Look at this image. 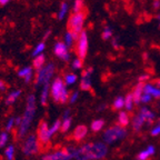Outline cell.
<instances>
[{
    "instance_id": "cell-1",
    "label": "cell",
    "mask_w": 160,
    "mask_h": 160,
    "mask_svg": "<svg viewBox=\"0 0 160 160\" xmlns=\"http://www.w3.org/2000/svg\"><path fill=\"white\" fill-rule=\"evenodd\" d=\"M107 155V147L105 143H86L82 147L75 149L72 157L77 160H98Z\"/></svg>"
},
{
    "instance_id": "cell-2",
    "label": "cell",
    "mask_w": 160,
    "mask_h": 160,
    "mask_svg": "<svg viewBox=\"0 0 160 160\" xmlns=\"http://www.w3.org/2000/svg\"><path fill=\"white\" fill-rule=\"evenodd\" d=\"M35 113H36V97L33 95H30L27 98V105H26V110H25V113H23L22 121H21V125L19 126V129H18V137L20 139H22V138L26 137L30 126L32 123Z\"/></svg>"
},
{
    "instance_id": "cell-3",
    "label": "cell",
    "mask_w": 160,
    "mask_h": 160,
    "mask_svg": "<svg viewBox=\"0 0 160 160\" xmlns=\"http://www.w3.org/2000/svg\"><path fill=\"white\" fill-rule=\"evenodd\" d=\"M50 93L52 97L53 101L57 103H61L65 105L67 101H69V92H68L67 88H66V83L60 77H57L53 82L51 83L50 87Z\"/></svg>"
},
{
    "instance_id": "cell-4",
    "label": "cell",
    "mask_w": 160,
    "mask_h": 160,
    "mask_svg": "<svg viewBox=\"0 0 160 160\" xmlns=\"http://www.w3.org/2000/svg\"><path fill=\"white\" fill-rule=\"evenodd\" d=\"M86 19V11H81L78 13H72L68 19L67 22V31H70L72 33L73 39L77 41L80 33L83 31V25H85Z\"/></svg>"
},
{
    "instance_id": "cell-5",
    "label": "cell",
    "mask_w": 160,
    "mask_h": 160,
    "mask_svg": "<svg viewBox=\"0 0 160 160\" xmlns=\"http://www.w3.org/2000/svg\"><path fill=\"white\" fill-rule=\"evenodd\" d=\"M55 73V65L52 62L48 63L37 73V78L35 81V87L39 88L40 86H45L50 82V79Z\"/></svg>"
},
{
    "instance_id": "cell-6",
    "label": "cell",
    "mask_w": 160,
    "mask_h": 160,
    "mask_svg": "<svg viewBox=\"0 0 160 160\" xmlns=\"http://www.w3.org/2000/svg\"><path fill=\"white\" fill-rule=\"evenodd\" d=\"M39 151V141L37 139V136L35 133H30L22 145V152L26 156H33Z\"/></svg>"
},
{
    "instance_id": "cell-7",
    "label": "cell",
    "mask_w": 160,
    "mask_h": 160,
    "mask_svg": "<svg viewBox=\"0 0 160 160\" xmlns=\"http://www.w3.org/2000/svg\"><path fill=\"white\" fill-rule=\"evenodd\" d=\"M126 135H127L126 129H123V127H120V126L117 125L106 130L103 139H105V141L107 143H112L115 141H117L118 139L126 137Z\"/></svg>"
},
{
    "instance_id": "cell-8",
    "label": "cell",
    "mask_w": 160,
    "mask_h": 160,
    "mask_svg": "<svg viewBox=\"0 0 160 160\" xmlns=\"http://www.w3.org/2000/svg\"><path fill=\"white\" fill-rule=\"evenodd\" d=\"M88 33L86 30H83L82 32L80 33L79 38L77 40V43H76V53H77L78 58L81 60H83L87 57L88 53Z\"/></svg>"
},
{
    "instance_id": "cell-9",
    "label": "cell",
    "mask_w": 160,
    "mask_h": 160,
    "mask_svg": "<svg viewBox=\"0 0 160 160\" xmlns=\"http://www.w3.org/2000/svg\"><path fill=\"white\" fill-rule=\"evenodd\" d=\"M53 52L59 59L63 60V61H69L70 60V53H69V48L67 47L65 42L61 41H57L53 46Z\"/></svg>"
},
{
    "instance_id": "cell-10",
    "label": "cell",
    "mask_w": 160,
    "mask_h": 160,
    "mask_svg": "<svg viewBox=\"0 0 160 160\" xmlns=\"http://www.w3.org/2000/svg\"><path fill=\"white\" fill-rule=\"evenodd\" d=\"M72 157V155L67 150V148L63 150H59L52 153H47V155L42 156L41 160H70Z\"/></svg>"
},
{
    "instance_id": "cell-11",
    "label": "cell",
    "mask_w": 160,
    "mask_h": 160,
    "mask_svg": "<svg viewBox=\"0 0 160 160\" xmlns=\"http://www.w3.org/2000/svg\"><path fill=\"white\" fill-rule=\"evenodd\" d=\"M38 139H39V142L41 145H47L50 140V136H49V128L46 121H41L38 127Z\"/></svg>"
},
{
    "instance_id": "cell-12",
    "label": "cell",
    "mask_w": 160,
    "mask_h": 160,
    "mask_svg": "<svg viewBox=\"0 0 160 160\" xmlns=\"http://www.w3.org/2000/svg\"><path fill=\"white\" fill-rule=\"evenodd\" d=\"M91 73H92V68L85 70L81 75V81H80V88L85 91L90 90L91 88Z\"/></svg>"
},
{
    "instance_id": "cell-13",
    "label": "cell",
    "mask_w": 160,
    "mask_h": 160,
    "mask_svg": "<svg viewBox=\"0 0 160 160\" xmlns=\"http://www.w3.org/2000/svg\"><path fill=\"white\" fill-rule=\"evenodd\" d=\"M87 133H88V128L85 125H80L73 130L72 138L76 141H80V140H82L87 136Z\"/></svg>"
},
{
    "instance_id": "cell-14",
    "label": "cell",
    "mask_w": 160,
    "mask_h": 160,
    "mask_svg": "<svg viewBox=\"0 0 160 160\" xmlns=\"http://www.w3.org/2000/svg\"><path fill=\"white\" fill-rule=\"evenodd\" d=\"M32 75H33V68L32 67H25L22 69H20L18 71V76L21 78H23L26 81V83H29L32 79Z\"/></svg>"
},
{
    "instance_id": "cell-15",
    "label": "cell",
    "mask_w": 160,
    "mask_h": 160,
    "mask_svg": "<svg viewBox=\"0 0 160 160\" xmlns=\"http://www.w3.org/2000/svg\"><path fill=\"white\" fill-rule=\"evenodd\" d=\"M143 93H147L155 98H160V88H157L152 83H146L143 87Z\"/></svg>"
},
{
    "instance_id": "cell-16",
    "label": "cell",
    "mask_w": 160,
    "mask_h": 160,
    "mask_svg": "<svg viewBox=\"0 0 160 160\" xmlns=\"http://www.w3.org/2000/svg\"><path fill=\"white\" fill-rule=\"evenodd\" d=\"M143 85L142 82H139L137 86L135 87L132 91V97H133V102L135 103H139L141 101V97H142V92H143Z\"/></svg>"
},
{
    "instance_id": "cell-17",
    "label": "cell",
    "mask_w": 160,
    "mask_h": 160,
    "mask_svg": "<svg viewBox=\"0 0 160 160\" xmlns=\"http://www.w3.org/2000/svg\"><path fill=\"white\" fill-rule=\"evenodd\" d=\"M45 61H46V56L43 55H39L38 57L33 58V61H32V68L35 70H41L43 67H45Z\"/></svg>"
},
{
    "instance_id": "cell-18",
    "label": "cell",
    "mask_w": 160,
    "mask_h": 160,
    "mask_svg": "<svg viewBox=\"0 0 160 160\" xmlns=\"http://www.w3.org/2000/svg\"><path fill=\"white\" fill-rule=\"evenodd\" d=\"M139 116L142 118L145 121H147V122H149V123H152L153 118H155V115H153V113L151 112L149 109H147V108H145V107L141 108Z\"/></svg>"
},
{
    "instance_id": "cell-19",
    "label": "cell",
    "mask_w": 160,
    "mask_h": 160,
    "mask_svg": "<svg viewBox=\"0 0 160 160\" xmlns=\"http://www.w3.org/2000/svg\"><path fill=\"white\" fill-rule=\"evenodd\" d=\"M21 90L18 89V90H15V91H11V92L8 95V97L6 98L5 100V103L7 106H10V105H12V103H15V101L18 99V98L20 97V95H21Z\"/></svg>"
},
{
    "instance_id": "cell-20",
    "label": "cell",
    "mask_w": 160,
    "mask_h": 160,
    "mask_svg": "<svg viewBox=\"0 0 160 160\" xmlns=\"http://www.w3.org/2000/svg\"><path fill=\"white\" fill-rule=\"evenodd\" d=\"M153 153H155V147H153V146H149V147L147 148V150L141 151V152L138 155L137 160H147L148 158H149V156L153 155Z\"/></svg>"
},
{
    "instance_id": "cell-21",
    "label": "cell",
    "mask_w": 160,
    "mask_h": 160,
    "mask_svg": "<svg viewBox=\"0 0 160 160\" xmlns=\"http://www.w3.org/2000/svg\"><path fill=\"white\" fill-rule=\"evenodd\" d=\"M48 95H49V83L43 86L42 91H41V95H40V103L41 106H47L48 102Z\"/></svg>"
},
{
    "instance_id": "cell-22",
    "label": "cell",
    "mask_w": 160,
    "mask_h": 160,
    "mask_svg": "<svg viewBox=\"0 0 160 160\" xmlns=\"http://www.w3.org/2000/svg\"><path fill=\"white\" fill-rule=\"evenodd\" d=\"M68 9H69V6H68V3L66 2V1L61 2V5H60V10H59V12H58V15H57L58 20H62L63 18L66 17V15H67V12H68Z\"/></svg>"
},
{
    "instance_id": "cell-23",
    "label": "cell",
    "mask_w": 160,
    "mask_h": 160,
    "mask_svg": "<svg viewBox=\"0 0 160 160\" xmlns=\"http://www.w3.org/2000/svg\"><path fill=\"white\" fill-rule=\"evenodd\" d=\"M129 123V116L127 112H120L118 117V126L120 127H126Z\"/></svg>"
},
{
    "instance_id": "cell-24",
    "label": "cell",
    "mask_w": 160,
    "mask_h": 160,
    "mask_svg": "<svg viewBox=\"0 0 160 160\" xmlns=\"http://www.w3.org/2000/svg\"><path fill=\"white\" fill-rule=\"evenodd\" d=\"M83 8H85V0H75V2H73V6H72L73 13L85 11Z\"/></svg>"
},
{
    "instance_id": "cell-25",
    "label": "cell",
    "mask_w": 160,
    "mask_h": 160,
    "mask_svg": "<svg viewBox=\"0 0 160 160\" xmlns=\"http://www.w3.org/2000/svg\"><path fill=\"white\" fill-rule=\"evenodd\" d=\"M45 48H46V42H45V41H41V42H39L37 45V47L35 48V50L32 51L31 56H32L33 58H36V57H38L39 55H42V52L45 51Z\"/></svg>"
},
{
    "instance_id": "cell-26",
    "label": "cell",
    "mask_w": 160,
    "mask_h": 160,
    "mask_svg": "<svg viewBox=\"0 0 160 160\" xmlns=\"http://www.w3.org/2000/svg\"><path fill=\"white\" fill-rule=\"evenodd\" d=\"M103 126H105V121L102 119H97L95 121H92V123H91V130H92L93 132H98V131L102 129Z\"/></svg>"
},
{
    "instance_id": "cell-27",
    "label": "cell",
    "mask_w": 160,
    "mask_h": 160,
    "mask_svg": "<svg viewBox=\"0 0 160 160\" xmlns=\"http://www.w3.org/2000/svg\"><path fill=\"white\" fill-rule=\"evenodd\" d=\"M143 122H145V120L140 117L139 115L136 116V117L133 118V120H132V128L136 130V131H139L140 128H141V126L143 125Z\"/></svg>"
},
{
    "instance_id": "cell-28",
    "label": "cell",
    "mask_w": 160,
    "mask_h": 160,
    "mask_svg": "<svg viewBox=\"0 0 160 160\" xmlns=\"http://www.w3.org/2000/svg\"><path fill=\"white\" fill-rule=\"evenodd\" d=\"M61 123H62V121H61L60 119H57L55 121V122L52 123V127H51L49 129V136H50V138L52 137V136L55 135L56 132H57L58 130H60V128H61Z\"/></svg>"
},
{
    "instance_id": "cell-29",
    "label": "cell",
    "mask_w": 160,
    "mask_h": 160,
    "mask_svg": "<svg viewBox=\"0 0 160 160\" xmlns=\"http://www.w3.org/2000/svg\"><path fill=\"white\" fill-rule=\"evenodd\" d=\"M113 36V30L111 27H109V26H106L105 29H103L102 33H101V38H102L103 40H109L111 39Z\"/></svg>"
},
{
    "instance_id": "cell-30",
    "label": "cell",
    "mask_w": 160,
    "mask_h": 160,
    "mask_svg": "<svg viewBox=\"0 0 160 160\" xmlns=\"http://www.w3.org/2000/svg\"><path fill=\"white\" fill-rule=\"evenodd\" d=\"M5 156L7 160H13V158H15V147H13V145H9L6 148Z\"/></svg>"
},
{
    "instance_id": "cell-31",
    "label": "cell",
    "mask_w": 160,
    "mask_h": 160,
    "mask_svg": "<svg viewBox=\"0 0 160 160\" xmlns=\"http://www.w3.org/2000/svg\"><path fill=\"white\" fill-rule=\"evenodd\" d=\"M77 79H78V77H77V75H75V73H71V72L67 73L65 77V83L67 86H71L77 81Z\"/></svg>"
},
{
    "instance_id": "cell-32",
    "label": "cell",
    "mask_w": 160,
    "mask_h": 160,
    "mask_svg": "<svg viewBox=\"0 0 160 160\" xmlns=\"http://www.w3.org/2000/svg\"><path fill=\"white\" fill-rule=\"evenodd\" d=\"M133 97H132V92L128 93L127 97L125 98V107L127 110H132V105H133Z\"/></svg>"
},
{
    "instance_id": "cell-33",
    "label": "cell",
    "mask_w": 160,
    "mask_h": 160,
    "mask_svg": "<svg viewBox=\"0 0 160 160\" xmlns=\"http://www.w3.org/2000/svg\"><path fill=\"white\" fill-rule=\"evenodd\" d=\"M71 122H72V120H71V117L67 118V119H62V123H61V132H67L68 130L70 129V126H71Z\"/></svg>"
},
{
    "instance_id": "cell-34",
    "label": "cell",
    "mask_w": 160,
    "mask_h": 160,
    "mask_svg": "<svg viewBox=\"0 0 160 160\" xmlns=\"http://www.w3.org/2000/svg\"><path fill=\"white\" fill-rule=\"evenodd\" d=\"M76 40L73 39L72 37V33L70 32V31H67L65 35V43L67 45L68 48H71L73 46V42H75Z\"/></svg>"
},
{
    "instance_id": "cell-35",
    "label": "cell",
    "mask_w": 160,
    "mask_h": 160,
    "mask_svg": "<svg viewBox=\"0 0 160 160\" xmlns=\"http://www.w3.org/2000/svg\"><path fill=\"white\" fill-rule=\"evenodd\" d=\"M125 107V98L122 97H117L113 101V108L115 109H121Z\"/></svg>"
},
{
    "instance_id": "cell-36",
    "label": "cell",
    "mask_w": 160,
    "mask_h": 160,
    "mask_svg": "<svg viewBox=\"0 0 160 160\" xmlns=\"http://www.w3.org/2000/svg\"><path fill=\"white\" fill-rule=\"evenodd\" d=\"M71 67H72V69H75V70L81 69V68H82V60L79 59V58H76V59L72 61V63H71Z\"/></svg>"
},
{
    "instance_id": "cell-37",
    "label": "cell",
    "mask_w": 160,
    "mask_h": 160,
    "mask_svg": "<svg viewBox=\"0 0 160 160\" xmlns=\"http://www.w3.org/2000/svg\"><path fill=\"white\" fill-rule=\"evenodd\" d=\"M15 121H16V118H13V117H10L9 119H8L7 123H6V132L10 131V130L12 129L13 126H16L15 125Z\"/></svg>"
},
{
    "instance_id": "cell-38",
    "label": "cell",
    "mask_w": 160,
    "mask_h": 160,
    "mask_svg": "<svg viewBox=\"0 0 160 160\" xmlns=\"http://www.w3.org/2000/svg\"><path fill=\"white\" fill-rule=\"evenodd\" d=\"M8 141V133L7 132H1V137H0V148H3Z\"/></svg>"
},
{
    "instance_id": "cell-39",
    "label": "cell",
    "mask_w": 160,
    "mask_h": 160,
    "mask_svg": "<svg viewBox=\"0 0 160 160\" xmlns=\"http://www.w3.org/2000/svg\"><path fill=\"white\" fill-rule=\"evenodd\" d=\"M78 97H79V92L78 91H73L69 97V103H75L77 101Z\"/></svg>"
},
{
    "instance_id": "cell-40",
    "label": "cell",
    "mask_w": 160,
    "mask_h": 160,
    "mask_svg": "<svg viewBox=\"0 0 160 160\" xmlns=\"http://www.w3.org/2000/svg\"><path fill=\"white\" fill-rule=\"evenodd\" d=\"M150 100H151V96H150V95H147V93H143L142 97H141V102H143V103L149 102Z\"/></svg>"
},
{
    "instance_id": "cell-41",
    "label": "cell",
    "mask_w": 160,
    "mask_h": 160,
    "mask_svg": "<svg viewBox=\"0 0 160 160\" xmlns=\"http://www.w3.org/2000/svg\"><path fill=\"white\" fill-rule=\"evenodd\" d=\"M119 40H120V38L118 37V36H116V37L112 39V47L116 48V49L119 48Z\"/></svg>"
},
{
    "instance_id": "cell-42",
    "label": "cell",
    "mask_w": 160,
    "mask_h": 160,
    "mask_svg": "<svg viewBox=\"0 0 160 160\" xmlns=\"http://www.w3.org/2000/svg\"><path fill=\"white\" fill-rule=\"evenodd\" d=\"M158 135H160V125H158L157 127L151 130V136H158Z\"/></svg>"
},
{
    "instance_id": "cell-43",
    "label": "cell",
    "mask_w": 160,
    "mask_h": 160,
    "mask_svg": "<svg viewBox=\"0 0 160 160\" xmlns=\"http://www.w3.org/2000/svg\"><path fill=\"white\" fill-rule=\"evenodd\" d=\"M150 79V76L149 75H141L139 77V82H143V81H146V80Z\"/></svg>"
},
{
    "instance_id": "cell-44",
    "label": "cell",
    "mask_w": 160,
    "mask_h": 160,
    "mask_svg": "<svg viewBox=\"0 0 160 160\" xmlns=\"http://www.w3.org/2000/svg\"><path fill=\"white\" fill-rule=\"evenodd\" d=\"M6 89H7V83H6L2 79H0V90L3 91V90H6Z\"/></svg>"
},
{
    "instance_id": "cell-45",
    "label": "cell",
    "mask_w": 160,
    "mask_h": 160,
    "mask_svg": "<svg viewBox=\"0 0 160 160\" xmlns=\"http://www.w3.org/2000/svg\"><path fill=\"white\" fill-rule=\"evenodd\" d=\"M152 7H153V9H159L160 8V0H153Z\"/></svg>"
},
{
    "instance_id": "cell-46",
    "label": "cell",
    "mask_w": 160,
    "mask_h": 160,
    "mask_svg": "<svg viewBox=\"0 0 160 160\" xmlns=\"http://www.w3.org/2000/svg\"><path fill=\"white\" fill-rule=\"evenodd\" d=\"M50 33H51V29H48L47 31L45 32V35H43V40H42V41H45V42H46V40H47L48 38H49Z\"/></svg>"
},
{
    "instance_id": "cell-47",
    "label": "cell",
    "mask_w": 160,
    "mask_h": 160,
    "mask_svg": "<svg viewBox=\"0 0 160 160\" xmlns=\"http://www.w3.org/2000/svg\"><path fill=\"white\" fill-rule=\"evenodd\" d=\"M21 121H22V118H21V117H17V118H16L15 125H16V126H18V127H19V126L21 125Z\"/></svg>"
},
{
    "instance_id": "cell-48",
    "label": "cell",
    "mask_w": 160,
    "mask_h": 160,
    "mask_svg": "<svg viewBox=\"0 0 160 160\" xmlns=\"http://www.w3.org/2000/svg\"><path fill=\"white\" fill-rule=\"evenodd\" d=\"M10 0H0V6H6V5H8V2H9Z\"/></svg>"
},
{
    "instance_id": "cell-49",
    "label": "cell",
    "mask_w": 160,
    "mask_h": 160,
    "mask_svg": "<svg viewBox=\"0 0 160 160\" xmlns=\"http://www.w3.org/2000/svg\"><path fill=\"white\" fill-rule=\"evenodd\" d=\"M153 85L157 88H160V79H156L155 81H153Z\"/></svg>"
},
{
    "instance_id": "cell-50",
    "label": "cell",
    "mask_w": 160,
    "mask_h": 160,
    "mask_svg": "<svg viewBox=\"0 0 160 160\" xmlns=\"http://www.w3.org/2000/svg\"><path fill=\"white\" fill-rule=\"evenodd\" d=\"M157 19H158V21H159V27H160V13L157 16Z\"/></svg>"
},
{
    "instance_id": "cell-51",
    "label": "cell",
    "mask_w": 160,
    "mask_h": 160,
    "mask_svg": "<svg viewBox=\"0 0 160 160\" xmlns=\"http://www.w3.org/2000/svg\"><path fill=\"white\" fill-rule=\"evenodd\" d=\"M159 125H160V120H159Z\"/></svg>"
},
{
    "instance_id": "cell-52",
    "label": "cell",
    "mask_w": 160,
    "mask_h": 160,
    "mask_svg": "<svg viewBox=\"0 0 160 160\" xmlns=\"http://www.w3.org/2000/svg\"><path fill=\"white\" fill-rule=\"evenodd\" d=\"M0 137H1V133H0Z\"/></svg>"
}]
</instances>
